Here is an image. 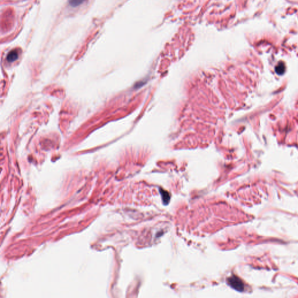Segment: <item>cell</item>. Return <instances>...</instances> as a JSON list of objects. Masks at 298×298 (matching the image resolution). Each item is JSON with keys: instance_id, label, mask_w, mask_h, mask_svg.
Returning <instances> with one entry per match:
<instances>
[{"instance_id": "obj_2", "label": "cell", "mask_w": 298, "mask_h": 298, "mask_svg": "<svg viewBox=\"0 0 298 298\" xmlns=\"http://www.w3.org/2000/svg\"><path fill=\"white\" fill-rule=\"evenodd\" d=\"M18 58V53L16 50L11 51L7 57V60L9 62H12L16 61Z\"/></svg>"}, {"instance_id": "obj_4", "label": "cell", "mask_w": 298, "mask_h": 298, "mask_svg": "<svg viewBox=\"0 0 298 298\" xmlns=\"http://www.w3.org/2000/svg\"><path fill=\"white\" fill-rule=\"evenodd\" d=\"M285 65L283 63H280L276 67L275 71L279 75H282L285 72Z\"/></svg>"}, {"instance_id": "obj_3", "label": "cell", "mask_w": 298, "mask_h": 298, "mask_svg": "<svg viewBox=\"0 0 298 298\" xmlns=\"http://www.w3.org/2000/svg\"><path fill=\"white\" fill-rule=\"evenodd\" d=\"M160 192L162 196L163 203L165 204H167L169 203V199H170V196H169V193L167 192V191H165V190H162V189H160Z\"/></svg>"}, {"instance_id": "obj_5", "label": "cell", "mask_w": 298, "mask_h": 298, "mask_svg": "<svg viewBox=\"0 0 298 298\" xmlns=\"http://www.w3.org/2000/svg\"><path fill=\"white\" fill-rule=\"evenodd\" d=\"M85 0H68L69 4L72 7H77L81 5Z\"/></svg>"}, {"instance_id": "obj_1", "label": "cell", "mask_w": 298, "mask_h": 298, "mask_svg": "<svg viewBox=\"0 0 298 298\" xmlns=\"http://www.w3.org/2000/svg\"><path fill=\"white\" fill-rule=\"evenodd\" d=\"M228 283L232 288L238 291L242 292L244 289V284L243 282L237 276L233 275L229 277L228 279Z\"/></svg>"}]
</instances>
